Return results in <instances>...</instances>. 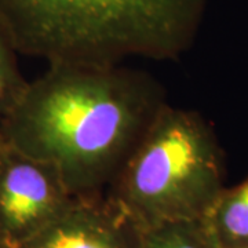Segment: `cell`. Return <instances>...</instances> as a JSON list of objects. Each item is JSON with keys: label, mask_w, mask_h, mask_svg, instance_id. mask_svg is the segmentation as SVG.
Segmentation results:
<instances>
[{"label": "cell", "mask_w": 248, "mask_h": 248, "mask_svg": "<svg viewBox=\"0 0 248 248\" xmlns=\"http://www.w3.org/2000/svg\"><path fill=\"white\" fill-rule=\"evenodd\" d=\"M166 104L159 80L125 63L48 65L0 120V138L51 166L71 195H99Z\"/></svg>", "instance_id": "1"}, {"label": "cell", "mask_w": 248, "mask_h": 248, "mask_svg": "<svg viewBox=\"0 0 248 248\" xmlns=\"http://www.w3.org/2000/svg\"><path fill=\"white\" fill-rule=\"evenodd\" d=\"M76 196L60 174L1 141L0 248H19L58 218Z\"/></svg>", "instance_id": "4"}, {"label": "cell", "mask_w": 248, "mask_h": 248, "mask_svg": "<svg viewBox=\"0 0 248 248\" xmlns=\"http://www.w3.org/2000/svg\"><path fill=\"white\" fill-rule=\"evenodd\" d=\"M141 226L107 193L76 196L66 210L19 248H140Z\"/></svg>", "instance_id": "5"}, {"label": "cell", "mask_w": 248, "mask_h": 248, "mask_svg": "<svg viewBox=\"0 0 248 248\" xmlns=\"http://www.w3.org/2000/svg\"><path fill=\"white\" fill-rule=\"evenodd\" d=\"M140 248H219L204 218L141 228Z\"/></svg>", "instance_id": "7"}, {"label": "cell", "mask_w": 248, "mask_h": 248, "mask_svg": "<svg viewBox=\"0 0 248 248\" xmlns=\"http://www.w3.org/2000/svg\"><path fill=\"white\" fill-rule=\"evenodd\" d=\"M207 0H0L18 54L48 65L170 62L193 45Z\"/></svg>", "instance_id": "2"}, {"label": "cell", "mask_w": 248, "mask_h": 248, "mask_svg": "<svg viewBox=\"0 0 248 248\" xmlns=\"http://www.w3.org/2000/svg\"><path fill=\"white\" fill-rule=\"evenodd\" d=\"M0 146H1V138H0Z\"/></svg>", "instance_id": "9"}, {"label": "cell", "mask_w": 248, "mask_h": 248, "mask_svg": "<svg viewBox=\"0 0 248 248\" xmlns=\"http://www.w3.org/2000/svg\"><path fill=\"white\" fill-rule=\"evenodd\" d=\"M16 54L18 53L0 28V120L16 105L28 86L18 68Z\"/></svg>", "instance_id": "8"}, {"label": "cell", "mask_w": 248, "mask_h": 248, "mask_svg": "<svg viewBox=\"0 0 248 248\" xmlns=\"http://www.w3.org/2000/svg\"><path fill=\"white\" fill-rule=\"evenodd\" d=\"M204 221L219 248H248V179L225 187Z\"/></svg>", "instance_id": "6"}, {"label": "cell", "mask_w": 248, "mask_h": 248, "mask_svg": "<svg viewBox=\"0 0 248 248\" xmlns=\"http://www.w3.org/2000/svg\"><path fill=\"white\" fill-rule=\"evenodd\" d=\"M223 153L211 125L169 102L105 192L138 226L200 219L223 186Z\"/></svg>", "instance_id": "3"}]
</instances>
